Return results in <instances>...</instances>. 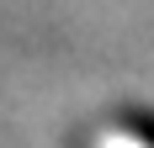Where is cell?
Instances as JSON below:
<instances>
[{"instance_id":"1","label":"cell","mask_w":154,"mask_h":148,"mask_svg":"<svg viewBox=\"0 0 154 148\" xmlns=\"http://www.w3.org/2000/svg\"><path fill=\"white\" fill-rule=\"evenodd\" d=\"M101 148H138V143H133V138H106Z\"/></svg>"}]
</instances>
